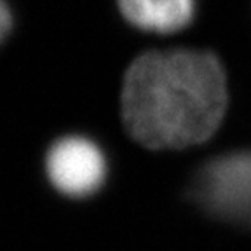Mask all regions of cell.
<instances>
[{
	"instance_id": "obj_1",
	"label": "cell",
	"mask_w": 251,
	"mask_h": 251,
	"mask_svg": "<svg viewBox=\"0 0 251 251\" xmlns=\"http://www.w3.org/2000/svg\"><path fill=\"white\" fill-rule=\"evenodd\" d=\"M227 100L225 70L215 54L150 51L126 72L122 119L133 140L147 149H187L216 133Z\"/></svg>"
},
{
	"instance_id": "obj_2",
	"label": "cell",
	"mask_w": 251,
	"mask_h": 251,
	"mask_svg": "<svg viewBox=\"0 0 251 251\" xmlns=\"http://www.w3.org/2000/svg\"><path fill=\"white\" fill-rule=\"evenodd\" d=\"M188 196L213 218L251 228V150L224 153L202 164Z\"/></svg>"
},
{
	"instance_id": "obj_3",
	"label": "cell",
	"mask_w": 251,
	"mask_h": 251,
	"mask_svg": "<svg viewBox=\"0 0 251 251\" xmlns=\"http://www.w3.org/2000/svg\"><path fill=\"white\" fill-rule=\"evenodd\" d=\"M46 169L56 190L68 197H87L105 181L106 161L101 149L89 138L67 136L47 152Z\"/></svg>"
},
{
	"instance_id": "obj_4",
	"label": "cell",
	"mask_w": 251,
	"mask_h": 251,
	"mask_svg": "<svg viewBox=\"0 0 251 251\" xmlns=\"http://www.w3.org/2000/svg\"><path fill=\"white\" fill-rule=\"evenodd\" d=\"M117 5L133 26L164 35L185 30L197 12V0H117Z\"/></svg>"
},
{
	"instance_id": "obj_5",
	"label": "cell",
	"mask_w": 251,
	"mask_h": 251,
	"mask_svg": "<svg viewBox=\"0 0 251 251\" xmlns=\"http://www.w3.org/2000/svg\"><path fill=\"white\" fill-rule=\"evenodd\" d=\"M12 30V12L5 0H0V44Z\"/></svg>"
}]
</instances>
